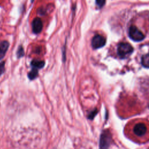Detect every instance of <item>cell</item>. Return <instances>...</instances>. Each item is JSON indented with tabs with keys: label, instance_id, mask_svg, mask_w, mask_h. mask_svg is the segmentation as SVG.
I'll return each instance as SVG.
<instances>
[{
	"label": "cell",
	"instance_id": "obj_16",
	"mask_svg": "<svg viewBox=\"0 0 149 149\" xmlns=\"http://www.w3.org/2000/svg\"><path fill=\"white\" fill-rule=\"evenodd\" d=\"M148 107H149V104H148Z\"/></svg>",
	"mask_w": 149,
	"mask_h": 149
},
{
	"label": "cell",
	"instance_id": "obj_13",
	"mask_svg": "<svg viewBox=\"0 0 149 149\" xmlns=\"http://www.w3.org/2000/svg\"><path fill=\"white\" fill-rule=\"evenodd\" d=\"M105 3V0H96V4L99 8L102 7Z\"/></svg>",
	"mask_w": 149,
	"mask_h": 149
},
{
	"label": "cell",
	"instance_id": "obj_5",
	"mask_svg": "<svg viewBox=\"0 0 149 149\" xmlns=\"http://www.w3.org/2000/svg\"><path fill=\"white\" fill-rule=\"evenodd\" d=\"M31 26L33 33L36 34L40 33L43 27L42 22L39 17H36L34 19V20L32 22Z\"/></svg>",
	"mask_w": 149,
	"mask_h": 149
},
{
	"label": "cell",
	"instance_id": "obj_3",
	"mask_svg": "<svg viewBox=\"0 0 149 149\" xmlns=\"http://www.w3.org/2000/svg\"><path fill=\"white\" fill-rule=\"evenodd\" d=\"M106 43L105 38L101 35H95L92 39L91 46L94 49H98L105 45Z\"/></svg>",
	"mask_w": 149,
	"mask_h": 149
},
{
	"label": "cell",
	"instance_id": "obj_14",
	"mask_svg": "<svg viewBox=\"0 0 149 149\" xmlns=\"http://www.w3.org/2000/svg\"><path fill=\"white\" fill-rule=\"evenodd\" d=\"M97 110L96 109H94V111H92L90 112V113L88 115V118L90 119H93V118L95 116V115H96L97 113Z\"/></svg>",
	"mask_w": 149,
	"mask_h": 149
},
{
	"label": "cell",
	"instance_id": "obj_11",
	"mask_svg": "<svg viewBox=\"0 0 149 149\" xmlns=\"http://www.w3.org/2000/svg\"><path fill=\"white\" fill-rule=\"evenodd\" d=\"M16 55L18 58H20L23 57L24 55V51L23 47L22 45H20L17 50L16 52Z\"/></svg>",
	"mask_w": 149,
	"mask_h": 149
},
{
	"label": "cell",
	"instance_id": "obj_12",
	"mask_svg": "<svg viewBox=\"0 0 149 149\" xmlns=\"http://www.w3.org/2000/svg\"><path fill=\"white\" fill-rule=\"evenodd\" d=\"M5 72V62H0V76Z\"/></svg>",
	"mask_w": 149,
	"mask_h": 149
},
{
	"label": "cell",
	"instance_id": "obj_8",
	"mask_svg": "<svg viewBox=\"0 0 149 149\" xmlns=\"http://www.w3.org/2000/svg\"><path fill=\"white\" fill-rule=\"evenodd\" d=\"M30 65H31V68H34V69L39 70V69L44 68V66L45 65V62L43 61L34 59L31 62Z\"/></svg>",
	"mask_w": 149,
	"mask_h": 149
},
{
	"label": "cell",
	"instance_id": "obj_9",
	"mask_svg": "<svg viewBox=\"0 0 149 149\" xmlns=\"http://www.w3.org/2000/svg\"><path fill=\"white\" fill-rule=\"evenodd\" d=\"M38 75V69L31 68V70L28 73L27 76L31 80L35 79Z\"/></svg>",
	"mask_w": 149,
	"mask_h": 149
},
{
	"label": "cell",
	"instance_id": "obj_4",
	"mask_svg": "<svg viewBox=\"0 0 149 149\" xmlns=\"http://www.w3.org/2000/svg\"><path fill=\"white\" fill-rule=\"evenodd\" d=\"M147 132L146 125L143 123H137L133 127V132L134 134L138 137H143L146 135Z\"/></svg>",
	"mask_w": 149,
	"mask_h": 149
},
{
	"label": "cell",
	"instance_id": "obj_15",
	"mask_svg": "<svg viewBox=\"0 0 149 149\" xmlns=\"http://www.w3.org/2000/svg\"><path fill=\"white\" fill-rule=\"evenodd\" d=\"M31 1H32V2H33V0H31Z\"/></svg>",
	"mask_w": 149,
	"mask_h": 149
},
{
	"label": "cell",
	"instance_id": "obj_6",
	"mask_svg": "<svg viewBox=\"0 0 149 149\" xmlns=\"http://www.w3.org/2000/svg\"><path fill=\"white\" fill-rule=\"evenodd\" d=\"M111 141V136L107 132H104L100 138V146L101 148H107L109 147Z\"/></svg>",
	"mask_w": 149,
	"mask_h": 149
},
{
	"label": "cell",
	"instance_id": "obj_7",
	"mask_svg": "<svg viewBox=\"0 0 149 149\" xmlns=\"http://www.w3.org/2000/svg\"><path fill=\"white\" fill-rule=\"evenodd\" d=\"M9 47V43L8 41H3L0 42V60L2 59L5 56Z\"/></svg>",
	"mask_w": 149,
	"mask_h": 149
},
{
	"label": "cell",
	"instance_id": "obj_10",
	"mask_svg": "<svg viewBox=\"0 0 149 149\" xmlns=\"http://www.w3.org/2000/svg\"><path fill=\"white\" fill-rule=\"evenodd\" d=\"M142 65L147 68H149V54L144 55L141 58Z\"/></svg>",
	"mask_w": 149,
	"mask_h": 149
},
{
	"label": "cell",
	"instance_id": "obj_2",
	"mask_svg": "<svg viewBox=\"0 0 149 149\" xmlns=\"http://www.w3.org/2000/svg\"><path fill=\"white\" fill-rule=\"evenodd\" d=\"M129 36L134 41H141L144 38V34L136 26H131L129 29Z\"/></svg>",
	"mask_w": 149,
	"mask_h": 149
},
{
	"label": "cell",
	"instance_id": "obj_1",
	"mask_svg": "<svg viewBox=\"0 0 149 149\" xmlns=\"http://www.w3.org/2000/svg\"><path fill=\"white\" fill-rule=\"evenodd\" d=\"M133 47L129 44L126 42L120 43L117 48L118 54L121 58H125L129 56L133 52Z\"/></svg>",
	"mask_w": 149,
	"mask_h": 149
}]
</instances>
